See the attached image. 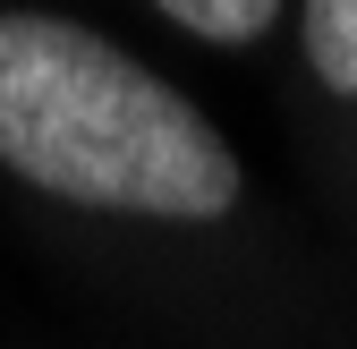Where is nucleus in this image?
<instances>
[{"label": "nucleus", "instance_id": "1", "mask_svg": "<svg viewBox=\"0 0 357 349\" xmlns=\"http://www.w3.org/2000/svg\"><path fill=\"white\" fill-rule=\"evenodd\" d=\"M0 162L43 196L137 222H221L238 205L221 128L111 34L52 9H0Z\"/></svg>", "mask_w": 357, "mask_h": 349}, {"label": "nucleus", "instance_id": "2", "mask_svg": "<svg viewBox=\"0 0 357 349\" xmlns=\"http://www.w3.org/2000/svg\"><path fill=\"white\" fill-rule=\"evenodd\" d=\"M153 9L196 43H255V34H273L281 0H153Z\"/></svg>", "mask_w": 357, "mask_h": 349}, {"label": "nucleus", "instance_id": "3", "mask_svg": "<svg viewBox=\"0 0 357 349\" xmlns=\"http://www.w3.org/2000/svg\"><path fill=\"white\" fill-rule=\"evenodd\" d=\"M306 60L332 94H357V0H306Z\"/></svg>", "mask_w": 357, "mask_h": 349}]
</instances>
